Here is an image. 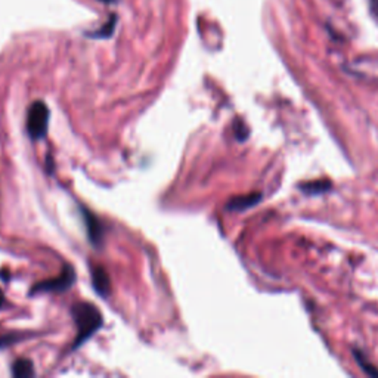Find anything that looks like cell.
Listing matches in <instances>:
<instances>
[{"label": "cell", "mask_w": 378, "mask_h": 378, "mask_svg": "<svg viewBox=\"0 0 378 378\" xmlns=\"http://www.w3.org/2000/svg\"><path fill=\"white\" fill-rule=\"evenodd\" d=\"M355 356H356V359H358V363H359V365L363 368V371H365V372H367V374H370V375H378V371H377L375 368H372L371 363H368L365 359H363V358L360 356V353L355 352Z\"/></svg>", "instance_id": "9c48e42d"}, {"label": "cell", "mask_w": 378, "mask_h": 378, "mask_svg": "<svg viewBox=\"0 0 378 378\" xmlns=\"http://www.w3.org/2000/svg\"><path fill=\"white\" fill-rule=\"evenodd\" d=\"M4 304H5V296H4V292H2V290H0V309H2V307H4Z\"/></svg>", "instance_id": "4fadbf2b"}, {"label": "cell", "mask_w": 378, "mask_h": 378, "mask_svg": "<svg viewBox=\"0 0 378 378\" xmlns=\"http://www.w3.org/2000/svg\"><path fill=\"white\" fill-rule=\"evenodd\" d=\"M330 188H331V182L325 179L306 182V184L302 185V191L307 194H322V192L330 191Z\"/></svg>", "instance_id": "ba28073f"}, {"label": "cell", "mask_w": 378, "mask_h": 378, "mask_svg": "<svg viewBox=\"0 0 378 378\" xmlns=\"http://www.w3.org/2000/svg\"><path fill=\"white\" fill-rule=\"evenodd\" d=\"M81 212H83V219H85V225L88 229L90 243L96 247L101 245L102 238H104V231H102V225H101L100 219H97L88 208H81Z\"/></svg>", "instance_id": "277c9868"}, {"label": "cell", "mask_w": 378, "mask_h": 378, "mask_svg": "<svg viewBox=\"0 0 378 378\" xmlns=\"http://www.w3.org/2000/svg\"><path fill=\"white\" fill-rule=\"evenodd\" d=\"M235 133H236V137L238 139H240V141H244V139L247 137V135H248V132H247V128H245V124L243 123V121H240V120H238L236 123H235Z\"/></svg>", "instance_id": "30bf717a"}, {"label": "cell", "mask_w": 378, "mask_h": 378, "mask_svg": "<svg viewBox=\"0 0 378 378\" xmlns=\"http://www.w3.org/2000/svg\"><path fill=\"white\" fill-rule=\"evenodd\" d=\"M74 281H76V274H74L73 266L65 264L60 276L46 279V281H41V283L36 284L32 288V294H34V292H62V291H67L68 288H72Z\"/></svg>", "instance_id": "3957f363"}, {"label": "cell", "mask_w": 378, "mask_h": 378, "mask_svg": "<svg viewBox=\"0 0 378 378\" xmlns=\"http://www.w3.org/2000/svg\"><path fill=\"white\" fill-rule=\"evenodd\" d=\"M15 340H17V335H4V337H0V347H5Z\"/></svg>", "instance_id": "8fae6325"}, {"label": "cell", "mask_w": 378, "mask_h": 378, "mask_svg": "<svg viewBox=\"0 0 378 378\" xmlns=\"http://www.w3.org/2000/svg\"><path fill=\"white\" fill-rule=\"evenodd\" d=\"M370 11L372 17L378 20V0H370Z\"/></svg>", "instance_id": "7c38bea8"}, {"label": "cell", "mask_w": 378, "mask_h": 378, "mask_svg": "<svg viewBox=\"0 0 378 378\" xmlns=\"http://www.w3.org/2000/svg\"><path fill=\"white\" fill-rule=\"evenodd\" d=\"M12 375L15 377H33L34 367L29 359H18L12 365Z\"/></svg>", "instance_id": "52a82bcc"}, {"label": "cell", "mask_w": 378, "mask_h": 378, "mask_svg": "<svg viewBox=\"0 0 378 378\" xmlns=\"http://www.w3.org/2000/svg\"><path fill=\"white\" fill-rule=\"evenodd\" d=\"M92 284L97 294H101L102 297H108L109 290H111L109 276L107 275L105 269L101 268V266H93L92 268Z\"/></svg>", "instance_id": "5b68a950"}, {"label": "cell", "mask_w": 378, "mask_h": 378, "mask_svg": "<svg viewBox=\"0 0 378 378\" xmlns=\"http://www.w3.org/2000/svg\"><path fill=\"white\" fill-rule=\"evenodd\" d=\"M49 108L45 102L36 101L29 108V116H27V132L32 136L33 141L43 139L48 133L49 126Z\"/></svg>", "instance_id": "7a4b0ae2"}, {"label": "cell", "mask_w": 378, "mask_h": 378, "mask_svg": "<svg viewBox=\"0 0 378 378\" xmlns=\"http://www.w3.org/2000/svg\"><path fill=\"white\" fill-rule=\"evenodd\" d=\"M72 313L77 325V337L73 343V349H77L102 327V315L96 309V306L85 302L76 303Z\"/></svg>", "instance_id": "6da1fadb"}, {"label": "cell", "mask_w": 378, "mask_h": 378, "mask_svg": "<svg viewBox=\"0 0 378 378\" xmlns=\"http://www.w3.org/2000/svg\"><path fill=\"white\" fill-rule=\"evenodd\" d=\"M262 200V194L253 192L248 195H241V197H235L229 200L227 204V208L231 210V212H244V210L256 205Z\"/></svg>", "instance_id": "8992f818"}, {"label": "cell", "mask_w": 378, "mask_h": 378, "mask_svg": "<svg viewBox=\"0 0 378 378\" xmlns=\"http://www.w3.org/2000/svg\"><path fill=\"white\" fill-rule=\"evenodd\" d=\"M101 2H105V4H111V2H114V0H101Z\"/></svg>", "instance_id": "5bb4252c"}]
</instances>
